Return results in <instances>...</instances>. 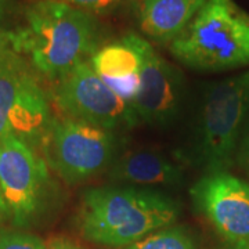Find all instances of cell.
<instances>
[{
  "label": "cell",
  "mask_w": 249,
  "mask_h": 249,
  "mask_svg": "<svg viewBox=\"0 0 249 249\" xmlns=\"http://www.w3.org/2000/svg\"><path fill=\"white\" fill-rule=\"evenodd\" d=\"M103 27L86 9L61 0H39L22 13L16 52L40 78L57 82L89 61L103 43Z\"/></svg>",
  "instance_id": "obj_1"
},
{
  "label": "cell",
  "mask_w": 249,
  "mask_h": 249,
  "mask_svg": "<svg viewBox=\"0 0 249 249\" xmlns=\"http://www.w3.org/2000/svg\"><path fill=\"white\" fill-rule=\"evenodd\" d=\"M178 214L180 205L160 191L134 186H100L82 196L79 227L90 242L126 248L169 227Z\"/></svg>",
  "instance_id": "obj_2"
},
{
  "label": "cell",
  "mask_w": 249,
  "mask_h": 249,
  "mask_svg": "<svg viewBox=\"0 0 249 249\" xmlns=\"http://www.w3.org/2000/svg\"><path fill=\"white\" fill-rule=\"evenodd\" d=\"M168 47L176 61L194 71L249 67V13L234 0H208Z\"/></svg>",
  "instance_id": "obj_3"
},
{
  "label": "cell",
  "mask_w": 249,
  "mask_h": 249,
  "mask_svg": "<svg viewBox=\"0 0 249 249\" xmlns=\"http://www.w3.org/2000/svg\"><path fill=\"white\" fill-rule=\"evenodd\" d=\"M119 150L115 132L54 115L40 151L50 170L67 184L76 186L107 173Z\"/></svg>",
  "instance_id": "obj_4"
},
{
  "label": "cell",
  "mask_w": 249,
  "mask_h": 249,
  "mask_svg": "<svg viewBox=\"0 0 249 249\" xmlns=\"http://www.w3.org/2000/svg\"><path fill=\"white\" fill-rule=\"evenodd\" d=\"M249 112V70L214 83L204 98L196 158L205 175L232 165L242 124Z\"/></svg>",
  "instance_id": "obj_5"
},
{
  "label": "cell",
  "mask_w": 249,
  "mask_h": 249,
  "mask_svg": "<svg viewBox=\"0 0 249 249\" xmlns=\"http://www.w3.org/2000/svg\"><path fill=\"white\" fill-rule=\"evenodd\" d=\"M0 188L9 220L17 227L40 220L58 201L45 158L11 134L0 139Z\"/></svg>",
  "instance_id": "obj_6"
},
{
  "label": "cell",
  "mask_w": 249,
  "mask_h": 249,
  "mask_svg": "<svg viewBox=\"0 0 249 249\" xmlns=\"http://www.w3.org/2000/svg\"><path fill=\"white\" fill-rule=\"evenodd\" d=\"M52 98L61 115L115 133L139 122L133 108L108 88L90 60L54 82Z\"/></svg>",
  "instance_id": "obj_7"
},
{
  "label": "cell",
  "mask_w": 249,
  "mask_h": 249,
  "mask_svg": "<svg viewBox=\"0 0 249 249\" xmlns=\"http://www.w3.org/2000/svg\"><path fill=\"white\" fill-rule=\"evenodd\" d=\"M199 213L227 242L249 244V183L229 172L209 173L191 188Z\"/></svg>",
  "instance_id": "obj_8"
},
{
  "label": "cell",
  "mask_w": 249,
  "mask_h": 249,
  "mask_svg": "<svg viewBox=\"0 0 249 249\" xmlns=\"http://www.w3.org/2000/svg\"><path fill=\"white\" fill-rule=\"evenodd\" d=\"M140 89L133 103L139 121L152 126H165L178 115L184 97L181 72L165 60L152 45L142 37Z\"/></svg>",
  "instance_id": "obj_9"
},
{
  "label": "cell",
  "mask_w": 249,
  "mask_h": 249,
  "mask_svg": "<svg viewBox=\"0 0 249 249\" xmlns=\"http://www.w3.org/2000/svg\"><path fill=\"white\" fill-rule=\"evenodd\" d=\"M140 40L142 36L126 34L118 40L104 43L90 58L98 76L132 108L140 89Z\"/></svg>",
  "instance_id": "obj_10"
},
{
  "label": "cell",
  "mask_w": 249,
  "mask_h": 249,
  "mask_svg": "<svg viewBox=\"0 0 249 249\" xmlns=\"http://www.w3.org/2000/svg\"><path fill=\"white\" fill-rule=\"evenodd\" d=\"M114 183L124 186L176 187L183 183V169L165 154L152 150H130L118 152L107 170Z\"/></svg>",
  "instance_id": "obj_11"
},
{
  "label": "cell",
  "mask_w": 249,
  "mask_h": 249,
  "mask_svg": "<svg viewBox=\"0 0 249 249\" xmlns=\"http://www.w3.org/2000/svg\"><path fill=\"white\" fill-rule=\"evenodd\" d=\"M208 0H140L137 22L148 42L169 46Z\"/></svg>",
  "instance_id": "obj_12"
},
{
  "label": "cell",
  "mask_w": 249,
  "mask_h": 249,
  "mask_svg": "<svg viewBox=\"0 0 249 249\" xmlns=\"http://www.w3.org/2000/svg\"><path fill=\"white\" fill-rule=\"evenodd\" d=\"M35 73L22 54L11 50L0 55V139L10 133V115L24 86Z\"/></svg>",
  "instance_id": "obj_13"
},
{
  "label": "cell",
  "mask_w": 249,
  "mask_h": 249,
  "mask_svg": "<svg viewBox=\"0 0 249 249\" xmlns=\"http://www.w3.org/2000/svg\"><path fill=\"white\" fill-rule=\"evenodd\" d=\"M124 249H198V245L186 229L169 226Z\"/></svg>",
  "instance_id": "obj_14"
},
{
  "label": "cell",
  "mask_w": 249,
  "mask_h": 249,
  "mask_svg": "<svg viewBox=\"0 0 249 249\" xmlns=\"http://www.w3.org/2000/svg\"><path fill=\"white\" fill-rule=\"evenodd\" d=\"M19 24L16 4L11 0H0V55L11 50L16 52Z\"/></svg>",
  "instance_id": "obj_15"
},
{
  "label": "cell",
  "mask_w": 249,
  "mask_h": 249,
  "mask_svg": "<svg viewBox=\"0 0 249 249\" xmlns=\"http://www.w3.org/2000/svg\"><path fill=\"white\" fill-rule=\"evenodd\" d=\"M0 249H47V245L34 234L16 230H0Z\"/></svg>",
  "instance_id": "obj_16"
},
{
  "label": "cell",
  "mask_w": 249,
  "mask_h": 249,
  "mask_svg": "<svg viewBox=\"0 0 249 249\" xmlns=\"http://www.w3.org/2000/svg\"><path fill=\"white\" fill-rule=\"evenodd\" d=\"M47 249H82L76 244L68 240H55L47 245Z\"/></svg>",
  "instance_id": "obj_17"
},
{
  "label": "cell",
  "mask_w": 249,
  "mask_h": 249,
  "mask_svg": "<svg viewBox=\"0 0 249 249\" xmlns=\"http://www.w3.org/2000/svg\"><path fill=\"white\" fill-rule=\"evenodd\" d=\"M4 220H9V212H7V206L4 204L1 188H0V222H4Z\"/></svg>",
  "instance_id": "obj_18"
},
{
  "label": "cell",
  "mask_w": 249,
  "mask_h": 249,
  "mask_svg": "<svg viewBox=\"0 0 249 249\" xmlns=\"http://www.w3.org/2000/svg\"><path fill=\"white\" fill-rule=\"evenodd\" d=\"M224 249H249V244H241V242H227Z\"/></svg>",
  "instance_id": "obj_19"
}]
</instances>
